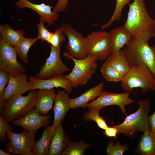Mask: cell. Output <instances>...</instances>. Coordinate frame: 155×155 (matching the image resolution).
I'll use <instances>...</instances> for the list:
<instances>
[{
  "mask_svg": "<svg viewBox=\"0 0 155 155\" xmlns=\"http://www.w3.org/2000/svg\"><path fill=\"white\" fill-rule=\"evenodd\" d=\"M129 10L123 26L132 38L148 42L155 36V20L148 13L144 0L128 4Z\"/></svg>",
  "mask_w": 155,
  "mask_h": 155,
  "instance_id": "cell-1",
  "label": "cell"
},
{
  "mask_svg": "<svg viewBox=\"0 0 155 155\" xmlns=\"http://www.w3.org/2000/svg\"><path fill=\"white\" fill-rule=\"evenodd\" d=\"M121 82V87L126 92L135 94L133 89L140 88L143 94H147L150 91L155 92V78L144 64L131 66Z\"/></svg>",
  "mask_w": 155,
  "mask_h": 155,
  "instance_id": "cell-2",
  "label": "cell"
},
{
  "mask_svg": "<svg viewBox=\"0 0 155 155\" xmlns=\"http://www.w3.org/2000/svg\"><path fill=\"white\" fill-rule=\"evenodd\" d=\"M131 66L144 64L155 78V45L132 38L123 50Z\"/></svg>",
  "mask_w": 155,
  "mask_h": 155,
  "instance_id": "cell-3",
  "label": "cell"
},
{
  "mask_svg": "<svg viewBox=\"0 0 155 155\" xmlns=\"http://www.w3.org/2000/svg\"><path fill=\"white\" fill-rule=\"evenodd\" d=\"M151 100H140L137 102L138 109L134 113L127 116L121 124L115 125L118 133L130 136L139 132L151 130L149 120L148 113L151 106Z\"/></svg>",
  "mask_w": 155,
  "mask_h": 155,
  "instance_id": "cell-4",
  "label": "cell"
},
{
  "mask_svg": "<svg viewBox=\"0 0 155 155\" xmlns=\"http://www.w3.org/2000/svg\"><path fill=\"white\" fill-rule=\"evenodd\" d=\"M36 98L34 90H30L26 96L14 95L5 102L1 115L8 123L20 118L34 108Z\"/></svg>",
  "mask_w": 155,
  "mask_h": 155,
  "instance_id": "cell-5",
  "label": "cell"
},
{
  "mask_svg": "<svg viewBox=\"0 0 155 155\" xmlns=\"http://www.w3.org/2000/svg\"><path fill=\"white\" fill-rule=\"evenodd\" d=\"M68 59L73 61L74 67L70 73L65 75V78L70 81L73 88L86 84L95 73L98 66L97 58L88 55L84 59H78L71 57Z\"/></svg>",
  "mask_w": 155,
  "mask_h": 155,
  "instance_id": "cell-6",
  "label": "cell"
},
{
  "mask_svg": "<svg viewBox=\"0 0 155 155\" xmlns=\"http://www.w3.org/2000/svg\"><path fill=\"white\" fill-rule=\"evenodd\" d=\"M60 27L68 40L66 45L67 51L63 53L64 56L68 59L70 57L78 59L86 58L88 55L86 38L70 24H62Z\"/></svg>",
  "mask_w": 155,
  "mask_h": 155,
  "instance_id": "cell-7",
  "label": "cell"
},
{
  "mask_svg": "<svg viewBox=\"0 0 155 155\" xmlns=\"http://www.w3.org/2000/svg\"><path fill=\"white\" fill-rule=\"evenodd\" d=\"M36 132L24 130L18 133L11 131L7 132L9 141L6 146L7 152L20 155H33L32 150L35 144Z\"/></svg>",
  "mask_w": 155,
  "mask_h": 155,
  "instance_id": "cell-8",
  "label": "cell"
},
{
  "mask_svg": "<svg viewBox=\"0 0 155 155\" xmlns=\"http://www.w3.org/2000/svg\"><path fill=\"white\" fill-rule=\"evenodd\" d=\"M87 52L88 55L96 57L100 61H105L111 54L109 32L97 31L88 35Z\"/></svg>",
  "mask_w": 155,
  "mask_h": 155,
  "instance_id": "cell-9",
  "label": "cell"
},
{
  "mask_svg": "<svg viewBox=\"0 0 155 155\" xmlns=\"http://www.w3.org/2000/svg\"><path fill=\"white\" fill-rule=\"evenodd\" d=\"M50 46L51 50L49 57L35 76L38 79H48L62 75L64 73L69 71L61 58V47L56 48L51 45Z\"/></svg>",
  "mask_w": 155,
  "mask_h": 155,
  "instance_id": "cell-10",
  "label": "cell"
},
{
  "mask_svg": "<svg viewBox=\"0 0 155 155\" xmlns=\"http://www.w3.org/2000/svg\"><path fill=\"white\" fill-rule=\"evenodd\" d=\"M17 55L13 46L0 39V69L14 75L24 73L26 69L18 61Z\"/></svg>",
  "mask_w": 155,
  "mask_h": 155,
  "instance_id": "cell-11",
  "label": "cell"
},
{
  "mask_svg": "<svg viewBox=\"0 0 155 155\" xmlns=\"http://www.w3.org/2000/svg\"><path fill=\"white\" fill-rule=\"evenodd\" d=\"M130 92L113 93L107 91H102L97 98L89 103L87 107L88 109L97 108L100 110L111 105H117L121 111L125 113V106L133 102L129 97Z\"/></svg>",
  "mask_w": 155,
  "mask_h": 155,
  "instance_id": "cell-12",
  "label": "cell"
},
{
  "mask_svg": "<svg viewBox=\"0 0 155 155\" xmlns=\"http://www.w3.org/2000/svg\"><path fill=\"white\" fill-rule=\"evenodd\" d=\"M51 115H41L34 108L24 116L11 122L15 126L23 128L24 130L30 132H36L42 127L49 126Z\"/></svg>",
  "mask_w": 155,
  "mask_h": 155,
  "instance_id": "cell-13",
  "label": "cell"
},
{
  "mask_svg": "<svg viewBox=\"0 0 155 155\" xmlns=\"http://www.w3.org/2000/svg\"><path fill=\"white\" fill-rule=\"evenodd\" d=\"M32 83L28 80L26 74L16 75L9 74V81L6 87L2 101L4 104L9 98L16 94H22L28 90H32Z\"/></svg>",
  "mask_w": 155,
  "mask_h": 155,
  "instance_id": "cell-14",
  "label": "cell"
},
{
  "mask_svg": "<svg viewBox=\"0 0 155 155\" xmlns=\"http://www.w3.org/2000/svg\"><path fill=\"white\" fill-rule=\"evenodd\" d=\"M16 6L20 9L27 8L34 11L40 16V21L46 23L49 26L53 24L59 17L58 13L52 11L53 6L43 3L36 4L28 0H18L16 3Z\"/></svg>",
  "mask_w": 155,
  "mask_h": 155,
  "instance_id": "cell-15",
  "label": "cell"
},
{
  "mask_svg": "<svg viewBox=\"0 0 155 155\" xmlns=\"http://www.w3.org/2000/svg\"><path fill=\"white\" fill-rule=\"evenodd\" d=\"M28 80L33 84L32 90L61 88L69 93L73 88L70 81L63 75L46 79H40L32 76L29 78Z\"/></svg>",
  "mask_w": 155,
  "mask_h": 155,
  "instance_id": "cell-16",
  "label": "cell"
},
{
  "mask_svg": "<svg viewBox=\"0 0 155 155\" xmlns=\"http://www.w3.org/2000/svg\"><path fill=\"white\" fill-rule=\"evenodd\" d=\"M69 94L65 90H59L56 94L53 108L54 118L52 125L55 129L61 123L71 108Z\"/></svg>",
  "mask_w": 155,
  "mask_h": 155,
  "instance_id": "cell-17",
  "label": "cell"
},
{
  "mask_svg": "<svg viewBox=\"0 0 155 155\" xmlns=\"http://www.w3.org/2000/svg\"><path fill=\"white\" fill-rule=\"evenodd\" d=\"M36 98L34 108L40 114L46 115L52 108L56 94L55 89H40L36 91Z\"/></svg>",
  "mask_w": 155,
  "mask_h": 155,
  "instance_id": "cell-18",
  "label": "cell"
},
{
  "mask_svg": "<svg viewBox=\"0 0 155 155\" xmlns=\"http://www.w3.org/2000/svg\"><path fill=\"white\" fill-rule=\"evenodd\" d=\"M70 142L61 123L55 129L50 144L49 155H62Z\"/></svg>",
  "mask_w": 155,
  "mask_h": 155,
  "instance_id": "cell-19",
  "label": "cell"
},
{
  "mask_svg": "<svg viewBox=\"0 0 155 155\" xmlns=\"http://www.w3.org/2000/svg\"><path fill=\"white\" fill-rule=\"evenodd\" d=\"M109 32L111 53L119 52L132 38L123 26L113 29Z\"/></svg>",
  "mask_w": 155,
  "mask_h": 155,
  "instance_id": "cell-20",
  "label": "cell"
},
{
  "mask_svg": "<svg viewBox=\"0 0 155 155\" xmlns=\"http://www.w3.org/2000/svg\"><path fill=\"white\" fill-rule=\"evenodd\" d=\"M103 87V84L100 83L95 87L90 88L80 96L75 98H71V108L78 107L85 108L90 101L94 100L100 95Z\"/></svg>",
  "mask_w": 155,
  "mask_h": 155,
  "instance_id": "cell-21",
  "label": "cell"
},
{
  "mask_svg": "<svg viewBox=\"0 0 155 155\" xmlns=\"http://www.w3.org/2000/svg\"><path fill=\"white\" fill-rule=\"evenodd\" d=\"M55 128L52 125L45 127L41 138L36 142L32 150L33 155H49L50 144Z\"/></svg>",
  "mask_w": 155,
  "mask_h": 155,
  "instance_id": "cell-22",
  "label": "cell"
},
{
  "mask_svg": "<svg viewBox=\"0 0 155 155\" xmlns=\"http://www.w3.org/2000/svg\"><path fill=\"white\" fill-rule=\"evenodd\" d=\"M104 62L109 64L123 76L131 67L123 50L111 53Z\"/></svg>",
  "mask_w": 155,
  "mask_h": 155,
  "instance_id": "cell-23",
  "label": "cell"
},
{
  "mask_svg": "<svg viewBox=\"0 0 155 155\" xmlns=\"http://www.w3.org/2000/svg\"><path fill=\"white\" fill-rule=\"evenodd\" d=\"M138 150L144 155H155V135L151 130H147L144 133L140 140Z\"/></svg>",
  "mask_w": 155,
  "mask_h": 155,
  "instance_id": "cell-24",
  "label": "cell"
},
{
  "mask_svg": "<svg viewBox=\"0 0 155 155\" xmlns=\"http://www.w3.org/2000/svg\"><path fill=\"white\" fill-rule=\"evenodd\" d=\"M25 32L23 30H15L8 24L0 25L1 39L9 44L14 46L24 37Z\"/></svg>",
  "mask_w": 155,
  "mask_h": 155,
  "instance_id": "cell-25",
  "label": "cell"
},
{
  "mask_svg": "<svg viewBox=\"0 0 155 155\" xmlns=\"http://www.w3.org/2000/svg\"><path fill=\"white\" fill-rule=\"evenodd\" d=\"M38 40L37 38H31L24 37L13 46L17 55L23 62L26 63L28 62V54L29 50Z\"/></svg>",
  "mask_w": 155,
  "mask_h": 155,
  "instance_id": "cell-26",
  "label": "cell"
},
{
  "mask_svg": "<svg viewBox=\"0 0 155 155\" xmlns=\"http://www.w3.org/2000/svg\"><path fill=\"white\" fill-rule=\"evenodd\" d=\"M100 71L103 77L107 82L121 81L124 76L109 64L105 62L101 67Z\"/></svg>",
  "mask_w": 155,
  "mask_h": 155,
  "instance_id": "cell-27",
  "label": "cell"
},
{
  "mask_svg": "<svg viewBox=\"0 0 155 155\" xmlns=\"http://www.w3.org/2000/svg\"><path fill=\"white\" fill-rule=\"evenodd\" d=\"M91 146L84 141L70 142L62 155H83L86 149Z\"/></svg>",
  "mask_w": 155,
  "mask_h": 155,
  "instance_id": "cell-28",
  "label": "cell"
},
{
  "mask_svg": "<svg viewBox=\"0 0 155 155\" xmlns=\"http://www.w3.org/2000/svg\"><path fill=\"white\" fill-rule=\"evenodd\" d=\"M89 111L85 113L83 119L85 121H95L97 124L98 126L101 129L104 130L108 126L106 123V120L100 115L99 112L100 110L97 108L89 109Z\"/></svg>",
  "mask_w": 155,
  "mask_h": 155,
  "instance_id": "cell-29",
  "label": "cell"
},
{
  "mask_svg": "<svg viewBox=\"0 0 155 155\" xmlns=\"http://www.w3.org/2000/svg\"><path fill=\"white\" fill-rule=\"evenodd\" d=\"M130 0H116L115 9L111 18L105 24L102 25L103 30L108 28L115 21H119L122 16V11L124 7L129 3Z\"/></svg>",
  "mask_w": 155,
  "mask_h": 155,
  "instance_id": "cell-30",
  "label": "cell"
},
{
  "mask_svg": "<svg viewBox=\"0 0 155 155\" xmlns=\"http://www.w3.org/2000/svg\"><path fill=\"white\" fill-rule=\"evenodd\" d=\"M9 74L6 71L0 69V114L1 115L4 104L2 99L6 85L9 81Z\"/></svg>",
  "mask_w": 155,
  "mask_h": 155,
  "instance_id": "cell-31",
  "label": "cell"
},
{
  "mask_svg": "<svg viewBox=\"0 0 155 155\" xmlns=\"http://www.w3.org/2000/svg\"><path fill=\"white\" fill-rule=\"evenodd\" d=\"M61 28L57 29L55 31L50 40L49 44L54 47H61L62 43L65 39Z\"/></svg>",
  "mask_w": 155,
  "mask_h": 155,
  "instance_id": "cell-32",
  "label": "cell"
},
{
  "mask_svg": "<svg viewBox=\"0 0 155 155\" xmlns=\"http://www.w3.org/2000/svg\"><path fill=\"white\" fill-rule=\"evenodd\" d=\"M127 149L126 145H122L119 142L114 145L113 142L110 141L108 145L106 152L109 155H122Z\"/></svg>",
  "mask_w": 155,
  "mask_h": 155,
  "instance_id": "cell-33",
  "label": "cell"
},
{
  "mask_svg": "<svg viewBox=\"0 0 155 155\" xmlns=\"http://www.w3.org/2000/svg\"><path fill=\"white\" fill-rule=\"evenodd\" d=\"M38 36L37 37L42 41H46L49 43L53 34V33L49 31L44 26L43 22L41 21L38 24Z\"/></svg>",
  "mask_w": 155,
  "mask_h": 155,
  "instance_id": "cell-34",
  "label": "cell"
},
{
  "mask_svg": "<svg viewBox=\"0 0 155 155\" xmlns=\"http://www.w3.org/2000/svg\"><path fill=\"white\" fill-rule=\"evenodd\" d=\"M13 128L8 123L2 115L0 116V142L3 143L7 137V132L11 131Z\"/></svg>",
  "mask_w": 155,
  "mask_h": 155,
  "instance_id": "cell-35",
  "label": "cell"
},
{
  "mask_svg": "<svg viewBox=\"0 0 155 155\" xmlns=\"http://www.w3.org/2000/svg\"><path fill=\"white\" fill-rule=\"evenodd\" d=\"M69 0H58L57 2L52 10L53 12L58 13L66 10Z\"/></svg>",
  "mask_w": 155,
  "mask_h": 155,
  "instance_id": "cell-36",
  "label": "cell"
},
{
  "mask_svg": "<svg viewBox=\"0 0 155 155\" xmlns=\"http://www.w3.org/2000/svg\"><path fill=\"white\" fill-rule=\"evenodd\" d=\"M118 129L115 125L111 127L108 126L105 129L104 133L106 136L110 137H113L114 139L117 138V134L118 133Z\"/></svg>",
  "mask_w": 155,
  "mask_h": 155,
  "instance_id": "cell-37",
  "label": "cell"
},
{
  "mask_svg": "<svg viewBox=\"0 0 155 155\" xmlns=\"http://www.w3.org/2000/svg\"><path fill=\"white\" fill-rule=\"evenodd\" d=\"M149 120L151 127V131L155 135V111L153 114L149 116Z\"/></svg>",
  "mask_w": 155,
  "mask_h": 155,
  "instance_id": "cell-38",
  "label": "cell"
},
{
  "mask_svg": "<svg viewBox=\"0 0 155 155\" xmlns=\"http://www.w3.org/2000/svg\"><path fill=\"white\" fill-rule=\"evenodd\" d=\"M0 155H11V154L9 153H7L4 150H2L1 149H0Z\"/></svg>",
  "mask_w": 155,
  "mask_h": 155,
  "instance_id": "cell-39",
  "label": "cell"
}]
</instances>
